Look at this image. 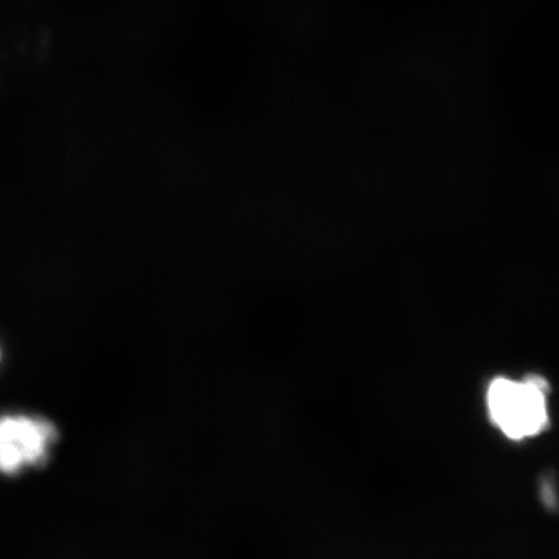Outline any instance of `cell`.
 Listing matches in <instances>:
<instances>
[{
  "mask_svg": "<svg viewBox=\"0 0 559 559\" xmlns=\"http://www.w3.org/2000/svg\"><path fill=\"white\" fill-rule=\"evenodd\" d=\"M557 489H555V481L547 479L543 484V491H540V498L546 502L547 509H557L559 498H557Z\"/></svg>",
  "mask_w": 559,
  "mask_h": 559,
  "instance_id": "3957f363",
  "label": "cell"
},
{
  "mask_svg": "<svg viewBox=\"0 0 559 559\" xmlns=\"http://www.w3.org/2000/svg\"><path fill=\"white\" fill-rule=\"evenodd\" d=\"M58 430L49 419L32 415H0V474L17 476L50 457Z\"/></svg>",
  "mask_w": 559,
  "mask_h": 559,
  "instance_id": "7a4b0ae2",
  "label": "cell"
},
{
  "mask_svg": "<svg viewBox=\"0 0 559 559\" xmlns=\"http://www.w3.org/2000/svg\"><path fill=\"white\" fill-rule=\"evenodd\" d=\"M549 393V381L540 374L495 378L485 399L489 421L513 443L538 439L550 426Z\"/></svg>",
  "mask_w": 559,
  "mask_h": 559,
  "instance_id": "6da1fadb",
  "label": "cell"
}]
</instances>
